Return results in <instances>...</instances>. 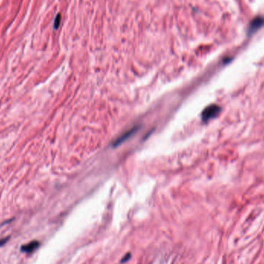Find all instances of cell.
Masks as SVG:
<instances>
[{
  "mask_svg": "<svg viewBox=\"0 0 264 264\" xmlns=\"http://www.w3.org/2000/svg\"><path fill=\"white\" fill-rule=\"evenodd\" d=\"M221 111V108L218 105H212L207 107L203 111L202 114V118L204 121H208L211 119H213L218 115Z\"/></svg>",
  "mask_w": 264,
  "mask_h": 264,
  "instance_id": "1",
  "label": "cell"
},
{
  "mask_svg": "<svg viewBox=\"0 0 264 264\" xmlns=\"http://www.w3.org/2000/svg\"><path fill=\"white\" fill-rule=\"evenodd\" d=\"M39 241L37 240H33V241L30 242V243H27V244L23 245L21 246V251L23 253H28V254H31V253H34L36 249L39 247Z\"/></svg>",
  "mask_w": 264,
  "mask_h": 264,
  "instance_id": "2",
  "label": "cell"
},
{
  "mask_svg": "<svg viewBox=\"0 0 264 264\" xmlns=\"http://www.w3.org/2000/svg\"><path fill=\"white\" fill-rule=\"evenodd\" d=\"M264 24V19L261 18V17H256L253 21L250 23L249 27V34L254 33L255 32L257 31L258 29Z\"/></svg>",
  "mask_w": 264,
  "mask_h": 264,
  "instance_id": "3",
  "label": "cell"
},
{
  "mask_svg": "<svg viewBox=\"0 0 264 264\" xmlns=\"http://www.w3.org/2000/svg\"><path fill=\"white\" fill-rule=\"evenodd\" d=\"M9 238H10V237H6V238L2 239V240H0V247L3 246L4 245H5L6 243L7 242L9 241Z\"/></svg>",
  "mask_w": 264,
  "mask_h": 264,
  "instance_id": "4",
  "label": "cell"
},
{
  "mask_svg": "<svg viewBox=\"0 0 264 264\" xmlns=\"http://www.w3.org/2000/svg\"><path fill=\"white\" fill-rule=\"evenodd\" d=\"M60 21H61V16H60V15H58L57 16V18H56L55 22H54V27L57 28L59 26V24H60Z\"/></svg>",
  "mask_w": 264,
  "mask_h": 264,
  "instance_id": "5",
  "label": "cell"
},
{
  "mask_svg": "<svg viewBox=\"0 0 264 264\" xmlns=\"http://www.w3.org/2000/svg\"><path fill=\"white\" fill-rule=\"evenodd\" d=\"M130 256H131V255H130V253H127V254H126L125 256H124V257L122 258V259H121V262H127V261L130 258Z\"/></svg>",
  "mask_w": 264,
  "mask_h": 264,
  "instance_id": "6",
  "label": "cell"
}]
</instances>
